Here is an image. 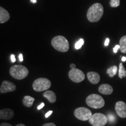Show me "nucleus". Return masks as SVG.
<instances>
[{"instance_id": "27", "label": "nucleus", "mask_w": 126, "mask_h": 126, "mask_svg": "<svg viewBox=\"0 0 126 126\" xmlns=\"http://www.w3.org/2000/svg\"><path fill=\"white\" fill-rule=\"evenodd\" d=\"M0 126H12L11 124L7 123H2L1 124Z\"/></svg>"}, {"instance_id": "4", "label": "nucleus", "mask_w": 126, "mask_h": 126, "mask_svg": "<svg viewBox=\"0 0 126 126\" xmlns=\"http://www.w3.org/2000/svg\"><path fill=\"white\" fill-rule=\"evenodd\" d=\"M86 103L91 108L100 109L105 106V100L101 96L97 94H89L86 99Z\"/></svg>"}, {"instance_id": "16", "label": "nucleus", "mask_w": 126, "mask_h": 126, "mask_svg": "<svg viewBox=\"0 0 126 126\" xmlns=\"http://www.w3.org/2000/svg\"><path fill=\"white\" fill-rule=\"evenodd\" d=\"M34 101V98L30 96H25L23 97L22 100V103L23 105L27 108H31L33 105V102Z\"/></svg>"}, {"instance_id": "11", "label": "nucleus", "mask_w": 126, "mask_h": 126, "mask_svg": "<svg viewBox=\"0 0 126 126\" xmlns=\"http://www.w3.org/2000/svg\"><path fill=\"white\" fill-rule=\"evenodd\" d=\"M14 111L10 109H4L0 110V119L1 120H10L13 118Z\"/></svg>"}, {"instance_id": "33", "label": "nucleus", "mask_w": 126, "mask_h": 126, "mask_svg": "<svg viewBox=\"0 0 126 126\" xmlns=\"http://www.w3.org/2000/svg\"><path fill=\"white\" fill-rule=\"evenodd\" d=\"M16 126H26L25 125V124H18V125H16Z\"/></svg>"}, {"instance_id": "2", "label": "nucleus", "mask_w": 126, "mask_h": 126, "mask_svg": "<svg viewBox=\"0 0 126 126\" xmlns=\"http://www.w3.org/2000/svg\"><path fill=\"white\" fill-rule=\"evenodd\" d=\"M51 44L55 49L62 53L68 51L70 48L68 41L63 36H55L52 39Z\"/></svg>"}, {"instance_id": "31", "label": "nucleus", "mask_w": 126, "mask_h": 126, "mask_svg": "<svg viewBox=\"0 0 126 126\" xmlns=\"http://www.w3.org/2000/svg\"><path fill=\"white\" fill-rule=\"evenodd\" d=\"M70 68L71 69L76 68V65L75 64H70Z\"/></svg>"}, {"instance_id": "8", "label": "nucleus", "mask_w": 126, "mask_h": 126, "mask_svg": "<svg viewBox=\"0 0 126 126\" xmlns=\"http://www.w3.org/2000/svg\"><path fill=\"white\" fill-rule=\"evenodd\" d=\"M68 77L72 82L75 83L81 82L85 78L84 73L78 68L71 69L68 72Z\"/></svg>"}, {"instance_id": "32", "label": "nucleus", "mask_w": 126, "mask_h": 126, "mask_svg": "<svg viewBox=\"0 0 126 126\" xmlns=\"http://www.w3.org/2000/svg\"><path fill=\"white\" fill-rule=\"evenodd\" d=\"M122 61H124V62H125V61H126V57H123L122 58Z\"/></svg>"}, {"instance_id": "24", "label": "nucleus", "mask_w": 126, "mask_h": 126, "mask_svg": "<svg viewBox=\"0 0 126 126\" xmlns=\"http://www.w3.org/2000/svg\"><path fill=\"white\" fill-rule=\"evenodd\" d=\"M42 126H56V124L53 123H46Z\"/></svg>"}, {"instance_id": "14", "label": "nucleus", "mask_w": 126, "mask_h": 126, "mask_svg": "<svg viewBox=\"0 0 126 126\" xmlns=\"http://www.w3.org/2000/svg\"><path fill=\"white\" fill-rule=\"evenodd\" d=\"M10 19L9 12L2 7H0V23H4L8 21Z\"/></svg>"}, {"instance_id": "6", "label": "nucleus", "mask_w": 126, "mask_h": 126, "mask_svg": "<svg viewBox=\"0 0 126 126\" xmlns=\"http://www.w3.org/2000/svg\"><path fill=\"white\" fill-rule=\"evenodd\" d=\"M108 122L107 116L100 113H94L89 120V123L92 126H104Z\"/></svg>"}, {"instance_id": "18", "label": "nucleus", "mask_w": 126, "mask_h": 126, "mask_svg": "<svg viewBox=\"0 0 126 126\" xmlns=\"http://www.w3.org/2000/svg\"><path fill=\"white\" fill-rule=\"evenodd\" d=\"M117 67L116 65H113L112 67H110V68H109L107 70V74L109 75L110 77H111V78H112L115 75H116V74H117Z\"/></svg>"}, {"instance_id": "25", "label": "nucleus", "mask_w": 126, "mask_h": 126, "mask_svg": "<svg viewBox=\"0 0 126 126\" xmlns=\"http://www.w3.org/2000/svg\"><path fill=\"white\" fill-rule=\"evenodd\" d=\"M52 113H53V111H52V110H50V111H48V112H47L46 114H45V117H46V118L50 116V115L52 114Z\"/></svg>"}, {"instance_id": "34", "label": "nucleus", "mask_w": 126, "mask_h": 126, "mask_svg": "<svg viewBox=\"0 0 126 126\" xmlns=\"http://www.w3.org/2000/svg\"><path fill=\"white\" fill-rule=\"evenodd\" d=\"M36 0H31V2L32 3H36Z\"/></svg>"}, {"instance_id": "20", "label": "nucleus", "mask_w": 126, "mask_h": 126, "mask_svg": "<svg viewBox=\"0 0 126 126\" xmlns=\"http://www.w3.org/2000/svg\"><path fill=\"white\" fill-rule=\"evenodd\" d=\"M120 4V0H110V5L113 8L118 7Z\"/></svg>"}, {"instance_id": "29", "label": "nucleus", "mask_w": 126, "mask_h": 126, "mask_svg": "<svg viewBox=\"0 0 126 126\" xmlns=\"http://www.w3.org/2000/svg\"><path fill=\"white\" fill-rule=\"evenodd\" d=\"M44 106H45V103H42L40 104V105H39V106L38 107H37V109H38V110H40L41 109L43 108Z\"/></svg>"}, {"instance_id": "1", "label": "nucleus", "mask_w": 126, "mask_h": 126, "mask_svg": "<svg viewBox=\"0 0 126 126\" xmlns=\"http://www.w3.org/2000/svg\"><path fill=\"white\" fill-rule=\"evenodd\" d=\"M103 13V5L100 3H94L88 9L86 17L90 22H97L101 19Z\"/></svg>"}, {"instance_id": "28", "label": "nucleus", "mask_w": 126, "mask_h": 126, "mask_svg": "<svg viewBox=\"0 0 126 126\" xmlns=\"http://www.w3.org/2000/svg\"><path fill=\"white\" fill-rule=\"evenodd\" d=\"M109 42H110V39L109 38H107L106 39V40H105V46H108L109 45Z\"/></svg>"}, {"instance_id": "15", "label": "nucleus", "mask_w": 126, "mask_h": 126, "mask_svg": "<svg viewBox=\"0 0 126 126\" xmlns=\"http://www.w3.org/2000/svg\"><path fill=\"white\" fill-rule=\"evenodd\" d=\"M43 96L49 101L50 103H54L56 101L57 97L54 92L51 91H46L43 94Z\"/></svg>"}, {"instance_id": "17", "label": "nucleus", "mask_w": 126, "mask_h": 126, "mask_svg": "<svg viewBox=\"0 0 126 126\" xmlns=\"http://www.w3.org/2000/svg\"><path fill=\"white\" fill-rule=\"evenodd\" d=\"M119 45L120 46V50L122 53H126V35L123 36L119 42Z\"/></svg>"}, {"instance_id": "10", "label": "nucleus", "mask_w": 126, "mask_h": 126, "mask_svg": "<svg viewBox=\"0 0 126 126\" xmlns=\"http://www.w3.org/2000/svg\"><path fill=\"white\" fill-rule=\"evenodd\" d=\"M116 113L120 117L126 118V103L123 101H119L115 105Z\"/></svg>"}, {"instance_id": "13", "label": "nucleus", "mask_w": 126, "mask_h": 126, "mask_svg": "<svg viewBox=\"0 0 126 126\" xmlns=\"http://www.w3.org/2000/svg\"><path fill=\"white\" fill-rule=\"evenodd\" d=\"M87 78L89 82L92 84H97L100 81V77L98 73L91 71L87 73Z\"/></svg>"}, {"instance_id": "9", "label": "nucleus", "mask_w": 126, "mask_h": 126, "mask_svg": "<svg viewBox=\"0 0 126 126\" xmlns=\"http://www.w3.org/2000/svg\"><path fill=\"white\" fill-rule=\"evenodd\" d=\"M16 89V85L14 83L9 81H4L0 87V93L6 94L8 92H11Z\"/></svg>"}, {"instance_id": "7", "label": "nucleus", "mask_w": 126, "mask_h": 126, "mask_svg": "<svg viewBox=\"0 0 126 126\" xmlns=\"http://www.w3.org/2000/svg\"><path fill=\"white\" fill-rule=\"evenodd\" d=\"M74 114L77 119L82 121L89 120L92 116L91 110L84 107H80L76 109Z\"/></svg>"}, {"instance_id": "19", "label": "nucleus", "mask_w": 126, "mask_h": 126, "mask_svg": "<svg viewBox=\"0 0 126 126\" xmlns=\"http://www.w3.org/2000/svg\"><path fill=\"white\" fill-rule=\"evenodd\" d=\"M126 77V70L125 68L123 65L122 63H120L119 64V77L120 79L123 78H125Z\"/></svg>"}, {"instance_id": "21", "label": "nucleus", "mask_w": 126, "mask_h": 126, "mask_svg": "<svg viewBox=\"0 0 126 126\" xmlns=\"http://www.w3.org/2000/svg\"><path fill=\"white\" fill-rule=\"evenodd\" d=\"M84 44V40H83V39H80L78 42L75 43V48L77 50L80 49L81 48L82 46Z\"/></svg>"}, {"instance_id": "5", "label": "nucleus", "mask_w": 126, "mask_h": 126, "mask_svg": "<svg viewBox=\"0 0 126 126\" xmlns=\"http://www.w3.org/2000/svg\"><path fill=\"white\" fill-rule=\"evenodd\" d=\"M51 83L49 79L45 78H39L35 79L33 83V89L36 92L47 91L51 86Z\"/></svg>"}, {"instance_id": "30", "label": "nucleus", "mask_w": 126, "mask_h": 126, "mask_svg": "<svg viewBox=\"0 0 126 126\" xmlns=\"http://www.w3.org/2000/svg\"><path fill=\"white\" fill-rule=\"evenodd\" d=\"M19 59L20 62H22L23 61V55L22 54H20L19 56Z\"/></svg>"}, {"instance_id": "23", "label": "nucleus", "mask_w": 126, "mask_h": 126, "mask_svg": "<svg viewBox=\"0 0 126 126\" xmlns=\"http://www.w3.org/2000/svg\"><path fill=\"white\" fill-rule=\"evenodd\" d=\"M120 48V45H116L114 48H113V51H114V53H116L117 52V50Z\"/></svg>"}, {"instance_id": "3", "label": "nucleus", "mask_w": 126, "mask_h": 126, "mask_svg": "<svg viewBox=\"0 0 126 126\" xmlns=\"http://www.w3.org/2000/svg\"><path fill=\"white\" fill-rule=\"evenodd\" d=\"M9 74L16 79L21 80L28 77L29 74V70L23 65H14L9 69Z\"/></svg>"}, {"instance_id": "26", "label": "nucleus", "mask_w": 126, "mask_h": 126, "mask_svg": "<svg viewBox=\"0 0 126 126\" xmlns=\"http://www.w3.org/2000/svg\"><path fill=\"white\" fill-rule=\"evenodd\" d=\"M11 61L12 63H15L16 61V59L15 57L14 54H12L11 56Z\"/></svg>"}, {"instance_id": "22", "label": "nucleus", "mask_w": 126, "mask_h": 126, "mask_svg": "<svg viewBox=\"0 0 126 126\" xmlns=\"http://www.w3.org/2000/svg\"><path fill=\"white\" fill-rule=\"evenodd\" d=\"M108 121L110 123H114L115 122V120H116V118H115V116L113 115L112 113H108Z\"/></svg>"}, {"instance_id": "12", "label": "nucleus", "mask_w": 126, "mask_h": 126, "mask_svg": "<svg viewBox=\"0 0 126 126\" xmlns=\"http://www.w3.org/2000/svg\"><path fill=\"white\" fill-rule=\"evenodd\" d=\"M98 91L100 94L109 95V94H112L113 89L112 86L108 84V83H103L99 86Z\"/></svg>"}]
</instances>
